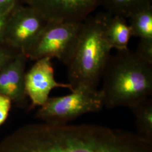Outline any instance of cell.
<instances>
[{
  "instance_id": "6da1fadb",
  "label": "cell",
  "mask_w": 152,
  "mask_h": 152,
  "mask_svg": "<svg viewBox=\"0 0 152 152\" xmlns=\"http://www.w3.org/2000/svg\"><path fill=\"white\" fill-rule=\"evenodd\" d=\"M0 152H152V142L96 125H26L0 142Z\"/></svg>"
},
{
  "instance_id": "7a4b0ae2",
  "label": "cell",
  "mask_w": 152,
  "mask_h": 152,
  "mask_svg": "<svg viewBox=\"0 0 152 152\" xmlns=\"http://www.w3.org/2000/svg\"><path fill=\"white\" fill-rule=\"evenodd\" d=\"M104 106L130 108L152 94V64L129 48L110 56L102 76Z\"/></svg>"
},
{
  "instance_id": "3957f363",
  "label": "cell",
  "mask_w": 152,
  "mask_h": 152,
  "mask_svg": "<svg viewBox=\"0 0 152 152\" xmlns=\"http://www.w3.org/2000/svg\"><path fill=\"white\" fill-rule=\"evenodd\" d=\"M108 16L107 12H100L82 22L76 48L66 64L73 90L81 87L97 88L102 78L112 49L106 36Z\"/></svg>"
},
{
  "instance_id": "277c9868",
  "label": "cell",
  "mask_w": 152,
  "mask_h": 152,
  "mask_svg": "<svg viewBox=\"0 0 152 152\" xmlns=\"http://www.w3.org/2000/svg\"><path fill=\"white\" fill-rule=\"evenodd\" d=\"M70 94L49 98L37 112V117L45 123L65 125L83 114L96 112L104 107L100 90L81 87L74 88Z\"/></svg>"
},
{
  "instance_id": "5b68a950",
  "label": "cell",
  "mask_w": 152,
  "mask_h": 152,
  "mask_svg": "<svg viewBox=\"0 0 152 152\" xmlns=\"http://www.w3.org/2000/svg\"><path fill=\"white\" fill-rule=\"evenodd\" d=\"M82 22L48 23L28 54V59L36 61L55 58L66 65L76 48Z\"/></svg>"
},
{
  "instance_id": "8992f818",
  "label": "cell",
  "mask_w": 152,
  "mask_h": 152,
  "mask_svg": "<svg viewBox=\"0 0 152 152\" xmlns=\"http://www.w3.org/2000/svg\"><path fill=\"white\" fill-rule=\"evenodd\" d=\"M48 24L44 17L29 6H18L10 13L4 42L27 56Z\"/></svg>"
},
{
  "instance_id": "52a82bcc",
  "label": "cell",
  "mask_w": 152,
  "mask_h": 152,
  "mask_svg": "<svg viewBox=\"0 0 152 152\" xmlns=\"http://www.w3.org/2000/svg\"><path fill=\"white\" fill-rule=\"evenodd\" d=\"M39 12L48 23L83 22L102 0H23Z\"/></svg>"
},
{
  "instance_id": "ba28073f",
  "label": "cell",
  "mask_w": 152,
  "mask_h": 152,
  "mask_svg": "<svg viewBox=\"0 0 152 152\" xmlns=\"http://www.w3.org/2000/svg\"><path fill=\"white\" fill-rule=\"evenodd\" d=\"M24 86L26 95L31 101V108L42 106L48 100L51 91L55 88L73 90L69 83H59L55 80L51 59L49 58L36 60L32 68L25 73Z\"/></svg>"
},
{
  "instance_id": "9c48e42d",
  "label": "cell",
  "mask_w": 152,
  "mask_h": 152,
  "mask_svg": "<svg viewBox=\"0 0 152 152\" xmlns=\"http://www.w3.org/2000/svg\"><path fill=\"white\" fill-rule=\"evenodd\" d=\"M27 56L18 53L0 71V94L19 105L23 104L27 96L25 86V68Z\"/></svg>"
},
{
  "instance_id": "30bf717a",
  "label": "cell",
  "mask_w": 152,
  "mask_h": 152,
  "mask_svg": "<svg viewBox=\"0 0 152 152\" xmlns=\"http://www.w3.org/2000/svg\"><path fill=\"white\" fill-rule=\"evenodd\" d=\"M106 36L112 49L123 50L128 48L129 41L133 36L132 29L126 18L109 14L106 25Z\"/></svg>"
},
{
  "instance_id": "8fae6325",
  "label": "cell",
  "mask_w": 152,
  "mask_h": 152,
  "mask_svg": "<svg viewBox=\"0 0 152 152\" xmlns=\"http://www.w3.org/2000/svg\"><path fill=\"white\" fill-rule=\"evenodd\" d=\"M136 120V134L152 142V99L146 98L130 108Z\"/></svg>"
},
{
  "instance_id": "7c38bea8",
  "label": "cell",
  "mask_w": 152,
  "mask_h": 152,
  "mask_svg": "<svg viewBox=\"0 0 152 152\" xmlns=\"http://www.w3.org/2000/svg\"><path fill=\"white\" fill-rule=\"evenodd\" d=\"M129 25L132 36L144 40H152V5L131 15Z\"/></svg>"
},
{
  "instance_id": "4fadbf2b",
  "label": "cell",
  "mask_w": 152,
  "mask_h": 152,
  "mask_svg": "<svg viewBox=\"0 0 152 152\" xmlns=\"http://www.w3.org/2000/svg\"><path fill=\"white\" fill-rule=\"evenodd\" d=\"M152 0H102L108 13L122 16L126 19L137 11L152 5Z\"/></svg>"
},
{
  "instance_id": "5bb4252c",
  "label": "cell",
  "mask_w": 152,
  "mask_h": 152,
  "mask_svg": "<svg viewBox=\"0 0 152 152\" xmlns=\"http://www.w3.org/2000/svg\"><path fill=\"white\" fill-rule=\"evenodd\" d=\"M135 53L141 59L152 64V40L140 39Z\"/></svg>"
},
{
  "instance_id": "9a60e30c",
  "label": "cell",
  "mask_w": 152,
  "mask_h": 152,
  "mask_svg": "<svg viewBox=\"0 0 152 152\" xmlns=\"http://www.w3.org/2000/svg\"><path fill=\"white\" fill-rule=\"evenodd\" d=\"M18 53L5 43L0 44V71Z\"/></svg>"
},
{
  "instance_id": "2e32d148",
  "label": "cell",
  "mask_w": 152,
  "mask_h": 152,
  "mask_svg": "<svg viewBox=\"0 0 152 152\" xmlns=\"http://www.w3.org/2000/svg\"><path fill=\"white\" fill-rule=\"evenodd\" d=\"M11 103L10 98L0 94V126L7 118L11 109Z\"/></svg>"
},
{
  "instance_id": "e0dca14e",
  "label": "cell",
  "mask_w": 152,
  "mask_h": 152,
  "mask_svg": "<svg viewBox=\"0 0 152 152\" xmlns=\"http://www.w3.org/2000/svg\"><path fill=\"white\" fill-rule=\"evenodd\" d=\"M23 0H0V14H10L18 6L22 5Z\"/></svg>"
},
{
  "instance_id": "ac0fdd59",
  "label": "cell",
  "mask_w": 152,
  "mask_h": 152,
  "mask_svg": "<svg viewBox=\"0 0 152 152\" xmlns=\"http://www.w3.org/2000/svg\"><path fill=\"white\" fill-rule=\"evenodd\" d=\"M8 14H0V44L4 43V39L6 27L9 18Z\"/></svg>"
}]
</instances>
